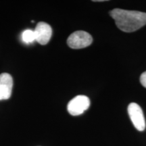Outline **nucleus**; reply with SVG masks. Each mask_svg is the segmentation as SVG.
Returning <instances> with one entry per match:
<instances>
[{"instance_id": "1", "label": "nucleus", "mask_w": 146, "mask_h": 146, "mask_svg": "<svg viewBox=\"0 0 146 146\" xmlns=\"http://www.w3.org/2000/svg\"><path fill=\"white\" fill-rule=\"evenodd\" d=\"M116 26L122 31L134 32L146 25V13L115 8L110 12Z\"/></svg>"}, {"instance_id": "2", "label": "nucleus", "mask_w": 146, "mask_h": 146, "mask_svg": "<svg viewBox=\"0 0 146 146\" xmlns=\"http://www.w3.org/2000/svg\"><path fill=\"white\" fill-rule=\"evenodd\" d=\"M93 42V38L87 32L78 31L73 33L68 36L67 44L72 49H82L90 45Z\"/></svg>"}, {"instance_id": "3", "label": "nucleus", "mask_w": 146, "mask_h": 146, "mask_svg": "<svg viewBox=\"0 0 146 146\" xmlns=\"http://www.w3.org/2000/svg\"><path fill=\"white\" fill-rule=\"evenodd\" d=\"M90 106V100L85 96H77L71 100L67 106L68 112L72 116H78Z\"/></svg>"}, {"instance_id": "4", "label": "nucleus", "mask_w": 146, "mask_h": 146, "mask_svg": "<svg viewBox=\"0 0 146 146\" xmlns=\"http://www.w3.org/2000/svg\"><path fill=\"white\" fill-rule=\"evenodd\" d=\"M128 113L134 127L139 131L145 129V120L141 108L136 103H131L128 106Z\"/></svg>"}, {"instance_id": "5", "label": "nucleus", "mask_w": 146, "mask_h": 146, "mask_svg": "<svg viewBox=\"0 0 146 146\" xmlns=\"http://www.w3.org/2000/svg\"><path fill=\"white\" fill-rule=\"evenodd\" d=\"M35 41L41 45H46L52 35V29L50 25L44 22H39L34 30Z\"/></svg>"}, {"instance_id": "6", "label": "nucleus", "mask_w": 146, "mask_h": 146, "mask_svg": "<svg viewBox=\"0 0 146 146\" xmlns=\"http://www.w3.org/2000/svg\"><path fill=\"white\" fill-rule=\"evenodd\" d=\"M13 78L6 72L0 74V100H8L12 95Z\"/></svg>"}, {"instance_id": "7", "label": "nucleus", "mask_w": 146, "mask_h": 146, "mask_svg": "<svg viewBox=\"0 0 146 146\" xmlns=\"http://www.w3.org/2000/svg\"><path fill=\"white\" fill-rule=\"evenodd\" d=\"M21 37L23 41L27 44H30V43H33L35 41V35L34 31L31 30V29L24 31L22 33Z\"/></svg>"}, {"instance_id": "8", "label": "nucleus", "mask_w": 146, "mask_h": 146, "mask_svg": "<svg viewBox=\"0 0 146 146\" xmlns=\"http://www.w3.org/2000/svg\"><path fill=\"white\" fill-rule=\"evenodd\" d=\"M140 82H141V85L146 88V72L142 73L140 76Z\"/></svg>"}]
</instances>
